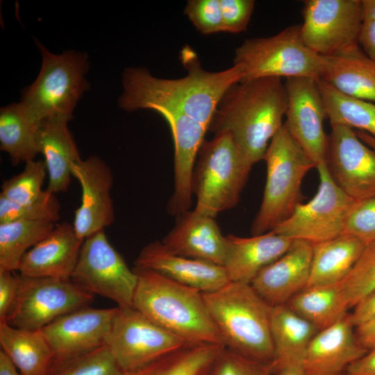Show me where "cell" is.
<instances>
[{
    "instance_id": "bcb514c9",
    "label": "cell",
    "mask_w": 375,
    "mask_h": 375,
    "mask_svg": "<svg viewBox=\"0 0 375 375\" xmlns=\"http://www.w3.org/2000/svg\"><path fill=\"white\" fill-rule=\"evenodd\" d=\"M0 375H21L1 349L0 350Z\"/></svg>"
},
{
    "instance_id": "f1b7e54d",
    "label": "cell",
    "mask_w": 375,
    "mask_h": 375,
    "mask_svg": "<svg viewBox=\"0 0 375 375\" xmlns=\"http://www.w3.org/2000/svg\"><path fill=\"white\" fill-rule=\"evenodd\" d=\"M224 346L185 344L123 375H209Z\"/></svg>"
},
{
    "instance_id": "277c9868",
    "label": "cell",
    "mask_w": 375,
    "mask_h": 375,
    "mask_svg": "<svg viewBox=\"0 0 375 375\" xmlns=\"http://www.w3.org/2000/svg\"><path fill=\"white\" fill-rule=\"evenodd\" d=\"M263 160L267 178L262 201L251 225L252 235L272 231L292 215L302 199V181L315 167L284 123L270 141Z\"/></svg>"
},
{
    "instance_id": "681fc988",
    "label": "cell",
    "mask_w": 375,
    "mask_h": 375,
    "mask_svg": "<svg viewBox=\"0 0 375 375\" xmlns=\"http://www.w3.org/2000/svg\"><path fill=\"white\" fill-rule=\"evenodd\" d=\"M357 136L359 139L363 142L365 144L368 145L369 147L375 150V138L370 135L369 134L361 131H355Z\"/></svg>"
},
{
    "instance_id": "7402d4cb",
    "label": "cell",
    "mask_w": 375,
    "mask_h": 375,
    "mask_svg": "<svg viewBox=\"0 0 375 375\" xmlns=\"http://www.w3.org/2000/svg\"><path fill=\"white\" fill-rule=\"evenodd\" d=\"M226 237L223 267L231 282L251 284L266 266L283 255L293 240L269 231L250 238Z\"/></svg>"
},
{
    "instance_id": "ffe728a7",
    "label": "cell",
    "mask_w": 375,
    "mask_h": 375,
    "mask_svg": "<svg viewBox=\"0 0 375 375\" xmlns=\"http://www.w3.org/2000/svg\"><path fill=\"white\" fill-rule=\"evenodd\" d=\"M84 240L72 224H56L53 230L22 257L18 270L26 277L71 279Z\"/></svg>"
},
{
    "instance_id": "603a6c76",
    "label": "cell",
    "mask_w": 375,
    "mask_h": 375,
    "mask_svg": "<svg viewBox=\"0 0 375 375\" xmlns=\"http://www.w3.org/2000/svg\"><path fill=\"white\" fill-rule=\"evenodd\" d=\"M70 119L52 117L41 122L38 144L49 176L47 191L66 192L71 181L72 167L81 159L67 126Z\"/></svg>"
},
{
    "instance_id": "6da1fadb",
    "label": "cell",
    "mask_w": 375,
    "mask_h": 375,
    "mask_svg": "<svg viewBox=\"0 0 375 375\" xmlns=\"http://www.w3.org/2000/svg\"><path fill=\"white\" fill-rule=\"evenodd\" d=\"M288 94L281 78L240 81L218 103L208 128L214 135L228 133L253 166L263 160L273 137L282 127Z\"/></svg>"
},
{
    "instance_id": "d4e9b609",
    "label": "cell",
    "mask_w": 375,
    "mask_h": 375,
    "mask_svg": "<svg viewBox=\"0 0 375 375\" xmlns=\"http://www.w3.org/2000/svg\"><path fill=\"white\" fill-rule=\"evenodd\" d=\"M270 331L274 369L302 365L308 347L319 330L286 304L272 306Z\"/></svg>"
},
{
    "instance_id": "74e56055",
    "label": "cell",
    "mask_w": 375,
    "mask_h": 375,
    "mask_svg": "<svg viewBox=\"0 0 375 375\" xmlns=\"http://www.w3.org/2000/svg\"><path fill=\"white\" fill-rule=\"evenodd\" d=\"M342 234L353 235L366 245L375 241V197L356 201L347 217Z\"/></svg>"
},
{
    "instance_id": "8d00e7d4",
    "label": "cell",
    "mask_w": 375,
    "mask_h": 375,
    "mask_svg": "<svg viewBox=\"0 0 375 375\" xmlns=\"http://www.w3.org/2000/svg\"><path fill=\"white\" fill-rule=\"evenodd\" d=\"M274 362L252 359L225 347L221 351L209 375H273Z\"/></svg>"
},
{
    "instance_id": "8992f818",
    "label": "cell",
    "mask_w": 375,
    "mask_h": 375,
    "mask_svg": "<svg viewBox=\"0 0 375 375\" xmlns=\"http://www.w3.org/2000/svg\"><path fill=\"white\" fill-rule=\"evenodd\" d=\"M233 65L240 67V81L267 77L321 79L325 58L304 43L299 24L267 38L247 39L235 51Z\"/></svg>"
},
{
    "instance_id": "c3c4849f",
    "label": "cell",
    "mask_w": 375,
    "mask_h": 375,
    "mask_svg": "<svg viewBox=\"0 0 375 375\" xmlns=\"http://www.w3.org/2000/svg\"><path fill=\"white\" fill-rule=\"evenodd\" d=\"M364 19L375 21V0H362Z\"/></svg>"
},
{
    "instance_id": "ee69618b",
    "label": "cell",
    "mask_w": 375,
    "mask_h": 375,
    "mask_svg": "<svg viewBox=\"0 0 375 375\" xmlns=\"http://www.w3.org/2000/svg\"><path fill=\"white\" fill-rule=\"evenodd\" d=\"M344 375H375V349L351 363Z\"/></svg>"
},
{
    "instance_id": "30bf717a",
    "label": "cell",
    "mask_w": 375,
    "mask_h": 375,
    "mask_svg": "<svg viewBox=\"0 0 375 375\" xmlns=\"http://www.w3.org/2000/svg\"><path fill=\"white\" fill-rule=\"evenodd\" d=\"M317 169L319 175L317 194L308 202L298 204L292 215L271 231L313 244L342 234L356 200L337 185L327 165Z\"/></svg>"
},
{
    "instance_id": "b9f144b4",
    "label": "cell",
    "mask_w": 375,
    "mask_h": 375,
    "mask_svg": "<svg viewBox=\"0 0 375 375\" xmlns=\"http://www.w3.org/2000/svg\"><path fill=\"white\" fill-rule=\"evenodd\" d=\"M353 308L349 318L354 327L374 317L375 290L365 296Z\"/></svg>"
},
{
    "instance_id": "d6986e66",
    "label": "cell",
    "mask_w": 375,
    "mask_h": 375,
    "mask_svg": "<svg viewBox=\"0 0 375 375\" xmlns=\"http://www.w3.org/2000/svg\"><path fill=\"white\" fill-rule=\"evenodd\" d=\"M347 313L330 326L319 331L306 350V375H343L346 369L368 351L359 342Z\"/></svg>"
},
{
    "instance_id": "f546056e",
    "label": "cell",
    "mask_w": 375,
    "mask_h": 375,
    "mask_svg": "<svg viewBox=\"0 0 375 375\" xmlns=\"http://www.w3.org/2000/svg\"><path fill=\"white\" fill-rule=\"evenodd\" d=\"M285 304L319 331L340 320L349 310L340 283L307 287Z\"/></svg>"
},
{
    "instance_id": "7dc6e473",
    "label": "cell",
    "mask_w": 375,
    "mask_h": 375,
    "mask_svg": "<svg viewBox=\"0 0 375 375\" xmlns=\"http://www.w3.org/2000/svg\"><path fill=\"white\" fill-rule=\"evenodd\" d=\"M273 375H306L303 366L291 365L275 369Z\"/></svg>"
},
{
    "instance_id": "f35d334b",
    "label": "cell",
    "mask_w": 375,
    "mask_h": 375,
    "mask_svg": "<svg viewBox=\"0 0 375 375\" xmlns=\"http://www.w3.org/2000/svg\"><path fill=\"white\" fill-rule=\"evenodd\" d=\"M184 13L202 34L224 32L219 0H189Z\"/></svg>"
},
{
    "instance_id": "2e32d148",
    "label": "cell",
    "mask_w": 375,
    "mask_h": 375,
    "mask_svg": "<svg viewBox=\"0 0 375 375\" xmlns=\"http://www.w3.org/2000/svg\"><path fill=\"white\" fill-rule=\"evenodd\" d=\"M72 174L80 183L82 192L72 225L77 236L85 240L104 230L115 220L110 195L113 176L110 167L95 156L76 162L72 167Z\"/></svg>"
},
{
    "instance_id": "e575fe53",
    "label": "cell",
    "mask_w": 375,
    "mask_h": 375,
    "mask_svg": "<svg viewBox=\"0 0 375 375\" xmlns=\"http://www.w3.org/2000/svg\"><path fill=\"white\" fill-rule=\"evenodd\" d=\"M60 205L56 194L44 190L35 201L24 204L0 197V224L14 221H44L56 224L60 219Z\"/></svg>"
},
{
    "instance_id": "836d02e7",
    "label": "cell",
    "mask_w": 375,
    "mask_h": 375,
    "mask_svg": "<svg viewBox=\"0 0 375 375\" xmlns=\"http://www.w3.org/2000/svg\"><path fill=\"white\" fill-rule=\"evenodd\" d=\"M340 284L349 309L375 290V241L365 246L352 269Z\"/></svg>"
},
{
    "instance_id": "f907efd6",
    "label": "cell",
    "mask_w": 375,
    "mask_h": 375,
    "mask_svg": "<svg viewBox=\"0 0 375 375\" xmlns=\"http://www.w3.org/2000/svg\"><path fill=\"white\" fill-rule=\"evenodd\" d=\"M344 375V374H343Z\"/></svg>"
},
{
    "instance_id": "5b68a950",
    "label": "cell",
    "mask_w": 375,
    "mask_h": 375,
    "mask_svg": "<svg viewBox=\"0 0 375 375\" xmlns=\"http://www.w3.org/2000/svg\"><path fill=\"white\" fill-rule=\"evenodd\" d=\"M192 178L197 198L194 210L215 217L238 202L252 166L228 133H221L200 147Z\"/></svg>"
},
{
    "instance_id": "7c38bea8",
    "label": "cell",
    "mask_w": 375,
    "mask_h": 375,
    "mask_svg": "<svg viewBox=\"0 0 375 375\" xmlns=\"http://www.w3.org/2000/svg\"><path fill=\"white\" fill-rule=\"evenodd\" d=\"M118 308L105 345L123 372L139 368L185 344L133 306Z\"/></svg>"
},
{
    "instance_id": "d590c367",
    "label": "cell",
    "mask_w": 375,
    "mask_h": 375,
    "mask_svg": "<svg viewBox=\"0 0 375 375\" xmlns=\"http://www.w3.org/2000/svg\"><path fill=\"white\" fill-rule=\"evenodd\" d=\"M111 353L103 345L51 369L48 375H123Z\"/></svg>"
},
{
    "instance_id": "1f68e13d",
    "label": "cell",
    "mask_w": 375,
    "mask_h": 375,
    "mask_svg": "<svg viewBox=\"0 0 375 375\" xmlns=\"http://www.w3.org/2000/svg\"><path fill=\"white\" fill-rule=\"evenodd\" d=\"M56 224L25 220L0 224V269L17 271L24 255L47 237Z\"/></svg>"
},
{
    "instance_id": "4316f807",
    "label": "cell",
    "mask_w": 375,
    "mask_h": 375,
    "mask_svg": "<svg viewBox=\"0 0 375 375\" xmlns=\"http://www.w3.org/2000/svg\"><path fill=\"white\" fill-rule=\"evenodd\" d=\"M1 350L21 375H48L53 351L41 330H25L0 322Z\"/></svg>"
},
{
    "instance_id": "5bb4252c",
    "label": "cell",
    "mask_w": 375,
    "mask_h": 375,
    "mask_svg": "<svg viewBox=\"0 0 375 375\" xmlns=\"http://www.w3.org/2000/svg\"><path fill=\"white\" fill-rule=\"evenodd\" d=\"M118 310V307L99 309L85 306L42 328L41 331L53 351L51 369L105 345Z\"/></svg>"
},
{
    "instance_id": "7bdbcfd3",
    "label": "cell",
    "mask_w": 375,
    "mask_h": 375,
    "mask_svg": "<svg viewBox=\"0 0 375 375\" xmlns=\"http://www.w3.org/2000/svg\"><path fill=\"white\" fill-rule=\"evenodd\" d=\"M358 44L367 56L375 60V21L364 19Z\"/></svg>"
},
{
    "instance_id": "ab89813d",
    "label": "cell",
    "mask_w": 375,
    "mask_h": 375,
    "mask_svg": "<svg viewBox=\"0 0 375 375\" xmlns=\"http://www.w3.org/2000/svg\"><path fill=\"white\" fill-rule=\"evenodd\" d=\"M224 32L239 33L247 30L254 10L253 0H219Z\"/></svg>"
},
{
    "instance_id": "60d3db41",
    "label": "cell",
    "mask_w": 375,
    "mask_h": 375,
    "mask_svg": "<svg viewBox=\"0 0 375 375\" xmlns=\"http://www.w3.org/2000/svg\"><path fill=\"white\" fill-rule=\"evenodd\" d=\"M19 285V275H15L14 272L0 269V322L6 320L12 309Z\"/></svg>"
},
{
    "instance_id": "f6af8a7d",
    "label": "cell",
    "mask_w": 375,
    "mask_h": 375,
    "mask_svg": "<svg viewBox=\"0 0 375 375\" xmlns=\"http://www.w3.org/2000/svg\"><path fill=\"white\" fill-rule=\"evenodd\" d=\"M359 342L367 351L375 349V316L355 327Z\"/></svg>"
},
{
    "instance_id": "8fae6325",
    "label": "cell",
    "mask_w": 375,
    "mask_h": 375,
    "mask_svg": "<svg viewBox=\"0 0 375 375\" xmlns=\"http://www.w3.org/2000/svg\"><path fill=\"white\" fill-rule=\"evenodd\" d=\"M302 14L301 38L316 53L331 56L359 45L362 0H306Z\"/></svg>"
},
{
    "instance_id": "4dcf8cb0",
    "label": "cell",
    "mask_w": 375,
    "mask_h": 375,
    "mask_svg": "<svg viewBox=\"0 0 375 375\" xmlns=\"http://www.w3.org/2000/svg\"><path fill=\"white\" fill-rule=\"evenodd\" d=\"M317 83L331 126L357 128L375 138V103L347 95L322 79Z\"/></svg>"
},
{
    "instance_id": "cb8c5ba5",
    "label": "cell",
    "mask_w": 375,
    "mask_h": 375,
    "mask_svg": "<svg viewBox=\"0 0 375 375\" xmlns=\"http://www.w3.org/2000/svg\"><path fill=\"white\" fill-rule=\"evenodd\" d=\"M324 58L321 79L347 95L375 103V60L359 45Z\"/></svg>"
},
{
    "instance_id": "ba28073f",
    "label": "cell",
    "mask_w": 375,
    "mask_h": 375,
    "mask_svg": "<svg viewBox=\"0 0 375 375\" xmlns=\"http://www.w3.org/2000/svg\"><path fill=\"white\" fill-rule=\"evenodd\" d=\"M15 303L6 320L8 325L25 330H41L56 319L88 306L93 294L71 279L26 277L19 275Z\"/></svg>"
},
{
    "instance_id": "7a4b0ae2",
    "label": "cell",
    "mask_w": 375,
    "mask_h": 375,
    "mask_svg": "<svg viewBox=\"0 0 375 375\" xmlns=\"http://www.w3.org/2000/svg\"><path fill=\"white\" fill-rule=\"evenodd\" d=\"M138 276L133 306L185 344H217L223 340L203 293L149 269L134 267Z\"/></svg>"
},
{
    "instance_id": "e0dca14e",
    "label": "cell",
    "mask_w": 375,
    "mask_h": 375,
    "mask_svg": "<svg viewBox=\"0 0 375 375\" xmlns=\"http://www.w3.org/2000/svg\"><path fill=\"white\" fill-rule=\"evenodd\" d=\"M313 244L294 240L288 251L263 268L251 285L271 306L287 303L308 286Z\"/></svg>"
},
{
    "instance_id": "52a82bcc",
    "label": "cell",
    "mask_w": 375,
    "mask_h": 375,
    "mask_svg": "<svg viewBox=\"0 0 375 375\" xmlns=\"http://www.w3.org/2000/svg\"><path fill=\"white\" fill-rule=\"evenodd\" d=\"M37 44L42 55L41 69L20 103L40 122L52 117L71 119L76 103L88 87L84 77L87 58L74 51L55 54Z\"/></svg>"
},
{
    "instance_id": "d6a6232c",
    "label": "cell",
    "mask_w": 375,
    "mask_h": 375,
    "mask_svg": "<svg viewBox=\"0 0 375 375\" xmlns=\"http://www.w3.org/2000/svg\"><path fill=\"white\" fill-rule=\"evenodd\" d=\"M47 174L44 161L30 160L19 174L3 181L0 197L18 204L33 202L44 191L42 188Z\"/></svg>"
},
{
    "instance_id": "83f0119b",
    "label": "cell",
    "mask_w": 375,
    "mask_h": 375,
    "mask_svg": "<svg viewBox=\"0 0 375 375\" xmlns=\"http://www.w3.org/2000/svg\"><path fill=\"white\" fill-rule=\"evenodd\" d=\"M40 124L28 114L20 102L1 108L0 149L9 155L14 165L35 160L40 153Z\"/></svg>"
},
{
    "instance_id": "ac0fdd59",
    "label": "cell",
    "mask_w": 375,
    "mask_h": 375,
    "mask_svg": "<svg viewBox=\"0 0 375 375\" xmlns=\"http://www.w3.org/2000/svg\"><path fill=\"white\" fill-rule=\"evenodd\" d=\"M135 267L151 270L202 293L215 291L230 281L223 266L176 255L158 241L142 249Z\"/></svg>"
},
{
    "instance_id": "9c48e42d",
    "label": "cell",
    "mask_w": 375,
    "mask_h": 375,
    "mask_svg": "<svg viewBox=\"0 0 375 375\" xmlns=\"http://www.w3.org/2000/svg\"><path fill=\"white\" fill-rule=\"evenodd\" d=\"M71 280L93 294L115 301L119 308L133 306L138 276L110 244L104 230L83 240Z\"/></svg>"
},
{
    "instance_id": "4fadbf2b",
    "label": "cell",
    "mask_w": 375,
    "mask_h": 375,
    "mask_svg": "<svg viewBox=\"0 0 375 375\" xmlns=\"http://www.w3.org/2000/svg\"><path fill=\"white\" fill-rule=\"evenodd\" d=\"M331 126L326 165L333 180L356 201L375 197V150L353 129Z\"/></svg>"
},
{
    "instance_id": "3957f363",
    "label": "cell",
    "mask_w": 375,
    "mask_h": 375,
    "mask_svg": "<svg viewBox=\"0 0 375 375\" xmlns=\"http://www.w3.org/2000/svg\"><path fill=\"white\" fill-rule=\"evenodd\" d=\"M203 297L226 348L252 359L273 362L272 306L251 284L229 281Z\"/></svg>"
},
{
    "instance_id": "484cf974",
    "label": "cell",
    "mask_w": 375,
    "mask_h": 375,
    "mask_svg": "<svg viewBox=\"0 0 375 375\" xmlns=\"http://www.w3.org/2000/svg\"><path fill=\"white\" fill-rule=\"evenodd\" d=\"M365 246L362 241L349 234L313 244L307 287L341 282L352 269Z\"/></svg>"
},
{
    "instance_id": "44dd1931",
    "label": "cell",
    "mask_w": 375,
    "mask_h": 375,
    "mask_svg": "<svg viewBox=\"0 0 375 375\" xmlns=\"http://www.w3.org/2000/svg\"><path fill=\"white\" fill-rule=\"evenodd\" d=\"M175 226L161 242L178 256L224 265L226 237L214 217L194 210L178 217Z\"/></svg>"
},
{
    "instance_id": "9a60e30c",
    "label": "cell",
    "mask_w": 375,
    "mask_h": 375,
    "mask_svg": "<svg viewBox=\"0 0 375 375\" xmlns=\"http://www.w3.org/2000/svg\"><path fill=\"white\" fill-rule=\"evenodd\" d=\"M285 85L288 107L284 124L316 168L326 165L328 136L324 128L326 115L317 80L290 78Z\"/></svg>"
}]
</instances>
